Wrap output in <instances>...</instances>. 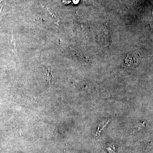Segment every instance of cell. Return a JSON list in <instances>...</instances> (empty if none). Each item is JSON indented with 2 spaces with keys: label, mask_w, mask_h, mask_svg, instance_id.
I'll list each match as a JSON object with an SVG mask.
<instances>
[{
  "label": "cell",
  "mask_w": 153,
  "mask_h": 153,
  "mask_svg": "<svg viewBox=\"0 0 153 153\" xmlns=\"http://www.w3.org/2000/svg\"><path fill=\"white\" fill-rule=\"evenodd\" d=\"M9 44L12 50L15 55H17V48L16 47V41L13 33H11L10 36L9 37Z\"/></svg>",
  "instance_id": "obj_1"
},
{
  "label": "cell",
  "mask_w": 153,
  "mask_h": 153,
  "mask_svg": "<svg viewBox=\"0 0 153 153\" xmlns=\"http://www.w3.org/2000/svg\"><path fill=\"white\" fill-rule=\"evenodd\" d=\"M5 3L4 0L0 1V22L1 21L4 15V8Z\"/></svg>",
  "instance_id": "obj_2"
}]
</instances>
